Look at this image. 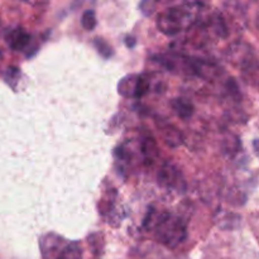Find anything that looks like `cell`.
<instances>
[{"instance_id": "cell-1", "label": "cell", "mask_w": 259, "mask_h": 259, "mask_svg": "<svg viewBox=\"0 0 259 259\" xmlns=\"http://www.w3.org/2000/svg\"><path fill=\"white\" fill-rule=\"evenodd\" d=\"M156 232V237L159 243L169 248H175L187 238L186 223L179 217L171 215L169 212H161L151 224ZM149 228V229H151Z\"/></svg>"}, {"instance_id": "cell-2", "label": "cell", "mask_w": 259, "mask_h": 259, "mask_svg": "<svg viewBox=\"0 0 259 259\" xmlns=\"http://www.w3.org/2000/svg\"><path fill=\"white\" fill-rule=\"evenodd\" d=\"M197 9H191L190 4L180 5L166 9L157 20V27L163 34L176 35L185 28H190L196 19Z\"/></svg>"}, {"instance_id": "cell-3", "label": "cell", "mask_w": 259, "mask_h": 259, "mask_svg": "<svg viewBox=\"0 0 259 259\" xmlns=\"http://www.w3.org/2000/svg\"><path fill=\"white\" fill-rule=\"evenodd\" d=\"M158 182L161 186L167 187V189H175V190H185L186 189V184L180 174L179 169L171 163L163 164L158 172Z\"/></svg>"}, {"instance_id": "cell-4", "label": "cell", "mask_w": 259, "mask_h": 259, "mask_svg": "<svg viewBox=\"0 0 259 259\" xmlns=\"http://www.w3.org/2000/svg\"><path fill=\"white\" fill-rule=\"evenodd\" d=\"M66 244L65 240L58 235H46L40 239V250H42L43 259H56L58 253Z\"/></svg>"}, {"instance_id": "cell-5", "label": "cell", "mask_w": 259, "mask_h": 259, "mask_svg": "<svg viewBox=\"0 0 259 259\" xmlns=\"http://www.w3.org/2000/svg\"><path fill=\"white\" fill-rule=\"evenodd\" d=\"M30 40V34L23 30L22 28L14 29L9 35H8V42L9 47L13 51H23Z\"/></svg>"}, {"instance_id": "cell-6", "label": "cell", "mask_w": 259, "mask_h": 259, "mask_svg": "<svg viewBox=\"0 0 259 259\" xmlns=\"http://www.w3.org/2000/svg\"><path fill=\"white\" fill-rule=\"evenodd\" d=\"M172 109L176 113V115H179L180 118L186 120V119L191 118L192 114H194L195 108L194 104L190 100L185 98H175L171 103Z\"/></svg>"}, {"instance_id": "cell-7", "label": "cell", "mask_w": 259, "mask_h": 259, "mask_svg": "<svg viewBox=\"0 0 259 259\" xmlns=\"http://www.w3.org/2000/svg\"><path fill=\"white\" fill-rule=\"evenodd\" d=\"M162 132V137H163L166 144H168L169 147H179L180 144L184 141V137L180 133V131L177 128H175L171 124H166L163 126H159Z\"/></svg>"}, {"instance_id": "cell-8", "label": "cell", "mask_w": 259, "mask_h": 259, "mask_svg": "<svg viewBox=\"0 0 259 259\" xmlns=\"http://www.w3.org/2000/svg\"><path fill=\"white\" fill-rule=\"evenodd\" d=\"M142 154L147 163H153L158 157V147L153 137L148 136L142 142Z\"/></svg>"}, {"instance_id": "cell-9", "label": "cell", "mask_w": 259, "mask_h": 259, "mask_svg": "<svg viewBox=\"0 0 259 259\" xmlns=\"http://www.w3.org/2000/svg\"><path fill=\"white\" fill-rule=\"evenodd\" d=\"M56 259H82V249L77 243H66Z\"/></svg>"}, {"instance_id": "cell-10", "label": "cell", "mask_w": 259, "mask_h": 259, "mask_svg": "<svg viewBox=\"0 0 259 259\" xmlns=\"http://www.w3.org/2000/svg\"><path fill=\"white\" fill-rule=\"evenodd\" d=\"M149 90V82L148 78L146 76H137L136 80V85H134V93H133V98L136 99H141L148 93Z\"/></svg>"}, {"instance_id": "cell-11", "label": "cell", "mask_w": 259, "mask_h": 259, "mask_svg": "<svg viewBox=\"0 0 259 259\" xmlns=\"http://www.w3.org/2000/svg\"><path fill=\"white\" fill-rule=\"evenodd\" d=\"M136 80H137V76H128V77L123 78L118 86L119 93L124 96H133Z\"/></svg>"}, {"instance_id": "cell-12", "label": "cell", "mask_w": 259, "mask_h": 259, "mask_svg": "<svg viewBox=\"0 0 259 259\" xmlns=\"http://www.w3.org/2000/svg\"><path fill=\"white\" fill-rule=\"evenodd\" d=\"M96 24H98V20H96V14L93 9H89L86 12H83L82 17H81V25L85 30H91L95 29Z\"/></svg>"}, {"instance_id": "cell-13", "label": "cell", "mask_w": 259, "mask_h": 259, "mask_svg": "<svg viewBox=\"0 0 259 259\" xmlns=\"http://www.w3.org/2000/svg\"><path fill=\"white\" fill-rule=\"evenodd\" d=\"M94 46H95L98 52L100 53L104 58H110L111 56H113V47H111L108 42H105L103 38H95V39H94Z\"/></svg>"}, {"instance_id": "cell-14", "label": "cell", "mask_w": 259, "mask_h": 259, "mask_svg": "<svg viewBox=\"0 0 259 259\" xmlns=\"http://www.w3.org/2000/svg\"><path fill=\"white\" fill-rule=\"evenodd\" d=\"M137 40H136V37H133V35H128V37H125V45L128 46L129 48H133L134 46H136Z\"/></svg>"}, {"instance_id": "cell-15", "label": "cell", "mask_w": 259, "mask_h": 259, "mask_svg": "<svg viewBox=\"0 0 259 259\" xmlns=\"http://www.w3.org/2000/svg\"><path fill=\"white\" fill-rule=\"evenodd\" d=\"M257 144H258V141H257V139H255V141H254V152H255V153H258V148H257Z\"/></svg>"}]
</instances>
